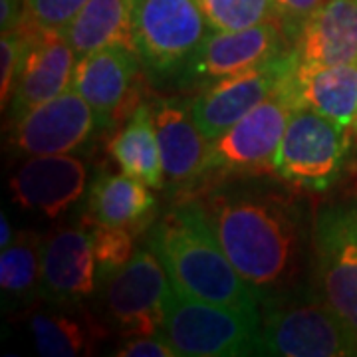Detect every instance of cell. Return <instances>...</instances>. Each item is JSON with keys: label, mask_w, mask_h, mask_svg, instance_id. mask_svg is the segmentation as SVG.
<instances>
[{"label": "cell", "mask_w": 357, "mask_h": 357, "mask_svg": "<svg viewBox=\"0 0 357 357\" xmlns=\"http://www.w3.org/2000/svg\"><path fill=\"white\" fill-rule=\"evenodd\" d=\"M201 204L222 250L262 304L306 288L314 222L296 195L220 181L204 189Z\"/></svg>", "instance_id": "cell-1"}, {"label": "cell", "mask_w": 357, "mask_h": 357, "mask_svg": "<svg viewBox=\"0 0 357 357\" xmlns=\"http://www.w3.org/2000/svg\"><path fill=\"white\" fill-rule=\"evenodd\" d=\"M147 246L183 294L243 312H262L260 294L230 262L199 201L181 199L155 218Z\"/></svg>", "instance_id": "cell-2"}, {"label": "cell", "mask_w": 357, "mask_h": 357, "mask_svg": "<svg viewBox=\"0 0 357 357\" xmlns=\"http://www.w3.org/2000/svg\"><path fill=\"white\" fill-rule=\"evenodd\" d=\"M258 356L349 357L357 340L314 288L286 294L262 304Z\"/></svg>", "instance_id": "cell-3"}, {"label": "cell", "mask_w": 357, "mask_h": 357, "mask_svg": "<svg viewBox=\"0 0 357 357\" xmlns=\"http://www.w3.org/2000/svg\"><path fill=\"white\" fill-rule=\"evenodd\" d=\"M262 312H243L191 298L169 286L161 332L178 357L252 356Z\"/></svg>", "instance_id": "cell-4"}, {"label": "cell", "mask_w": 357, "mask_h": 357, "mask_svg": "<svg viewBox=\"0 0 357 357\" xmlns=\"http://www.w3.org/2000/svg\"><path fill=\"white\" fill-rule=\"evenodd\" d=\"M284 77L264 102L258 103L225 133L211 139L206 173L201 185L203 191L230 177H260L274 173V157L296 109Z\"/></svg>", "instance_id": "cell-5"}, {"label": "cell", "mask_w": 357, "mask_h": 357, "mask_svg": "<svg viewBox=\"0 0 357 357\" xmlns=\"http://www.w3.org/2000/svg\"><path fill=\"white\" fill-rule=\"evenodd\" d=\"M171 280L149 246L137 248L128 264L98 274L100 319L119 335H153L163 326Z\"/></svg>", "instance_id": "cell-6"}, {"label": "cell", "mask_w": 357, "mask_h": 357, "mask_svg": "<svg viewBox=\"0 0 357 357\" xmlns=\"http://www.w3.org/2000/svg\"><path fill=\"white\" fill-rule=\"evenodd\" d=\"M312 278L357 340V201L328 204L314 218Z\"/></svg>", "instance_id": "cell-7"}, {"label": "cell", "mask_w": 357, "mask_h": 357, "mask_svg": "<svg viewBox=\"0 0 357 357\" xmlns=\"http://www.w3.org/2000/svg\"><path fill=\"white\" fill-rule=\"evenodd\" d=\"M213 28L197 0H137L135 48L145 76L175 82Z\"/></svg>", "instance_id": "cell-8"}, {"label": "cell", "mask_w": 357, "mask_h": 357, "mask_svg": "<svg viewBox=\"0 0 357 357\" xmlns=\"http://www.w3.org/2000/svg\"><path fill=\"white\" fill-rule=\"evenodd\" d=\"M349 151V129L312 109H294L274 157V173L284 183L324 192L342 175Z\"/></svg>", "instance_id": "cell-9"}, {"label": "cell", "mask_w": 357, "mask_h": 357, "mask_svg": "<svg viewBox=\"0 0 357 357\" xmlns=\"http://www.w3.org/2000/svg\"><path fill=\"white\" fill-rule=\"evenodd\" d=\"M290 50H294L292 42L274 20L243 30H213L181 70L175 84L181 89L199 91L222 77L266 64Z\"/></svg>", "instance_id": "cell-10"}, {"label": "cell", "mask_w": 357, "mask_h": 357, "mask_svg": "<svg viewBox=\"0 0 357 357\" xmlns=\"http://www.w3.org/2000/svg\"><path fill=\"white\" fill-rule=\"evenodd\" d=\"M143 72L137 52L109 46L77 60L72 88L91 105L100 128L114 129L143 103Z\"/></svg>", "instance_id": "cell-11"}, {"label": "cell", "mask_w": 357, "mask_h": 357, "mask_svg": "<svg viewBox=\"0 0 357 357\" xmlns=\"http://www.w3.org/2000/svg\"><path fill=\"white\" fill-rule=\"evenodd\" d=\"M296 64L294 50L282 54L266 64L250 68L234 76L222 77L199 89L191 100V115L206 139H215L236 121H241L258 103L276 89Z\"/></svg>", "instance_id": "cell-12"}, {"label": "cell", "mask_w": 357, "mask_h": 357, "mask_svg": "<svg viewBox=\"0 0 357 357\" xmlns=\"http://www.w3.org/2000/svg\"><path fill=\"white\" fill-rule=\"evenodd\" d=\"M98 129L100 121L91 105L70 88L13 123V145L30 157L74 153Z\"/></svg>", "instance_id": "cell-13"}, {"label": "cell", "mask_w": 357, "mask_h": 357, "mask_svg": "<svg viewBox=\"0 0 357 357\" xmlns=\"http://www.w3.org/2000/svg\"><path fill=\"white\" fill-rule=\"evenodd\" d=\"M93 238L86 222L54 230L42 244V300L79 307L98 288Z\"/></svg>", "instance_id": "cell-14"}, {"label": "cell", "mask_w": 357, "mask_h": 357, "mask_svg": "<svg viewBox=\"0 0 357 357\" xmlns=\"http://www.w3.org/2000/svg\"><path fill=\"white\" fill-rule=\"evenodd\" d=\"M13 30H20L28 36L10 100V119L16 123L30 109L72 88L77 56L64 34L40 32L24 22L16 24Z\"/></svg>", "instance_id": "cell-15"}, {"label": "cell", "mask_w": 357, "mask_h": 357, "mask_svg": "<svg viewBox=\"0 0 357 357\" xmlns=\"http://www.w3.org/2000/svg\"><path fill=\"white\" fill-rule=\"evenodd\" d=\"M155 131L167 183L187 199L203 185L208 143L191 115V102L183 98H161L153 103Z\"/></svg>", "instance_id": "cell-16"}, {"label": "cell", "mask_w": 357, "mask_h": 357, "mask_svg": "<svg viewBox=\"0 0 357 357\" xmlns=\"http://www.w3.org/2000/svg\"><path fill=\"white\" fill-rule=\"evenodd\" d=\"M88 185V167L76 155H32L10 177L13 201L48 218L64 215Z\"/></svg>", "instance_id": "cell-17"}, {"label": "cell", "mask_w": 357, "mask_h": 357, "mask_svg": "<svg viewBox=\"0 0 357 357\" xmlns=\"http://www.w3.org/2000/svg\"><path fill=\"white\" fill-rule=\"evenodd\" d=\"M296 109L306 107L351 129L357 123V62L340 66L296 64L284 77Z\"/></svg>", "instance_id": "cell-18"}, {"label": "cell", "mask_w": 357, "mask_h": 357, "mask_svg": "<svg viewBox=\"0 0 357 357\" xmlns=\"http://www.w3.org/2000/svg\"><path fill=\"white\" fill-rule=\"evenodd\" d=\"M294 54L300 64L357 62V0H326L300 28Z\"/></svg>", "instance_id": "cell-19"}, {"label": "cell", "mask_w": 357, "mask_h": 357, "mask_svg": "<svg viewBox=\"0 0 357 357\" xmlns=\"http://www.w3.org/2000/svg\"><path fill=\"white\" fill-rule=\"evenodd\" d=\"M151 187L126 173L100 171L88 192L86 220L109 227H126L141 234L151 229L157 201Z\"/></svg>", "instance_id": "cell-20"}, {"label": "cell", "mask_w": 357, "mask_h": 357, "mask_svg": "<svg viewBox=\"0 0 357 357\" xmlns=\"http://www.w3.org/2000/svg\"><path fill=\"white\" fill-rule=\"evenodd\" d=\"M36 351L44 357L89 356L107 337V328L84 306L36 310L28 319Z\"/></svg>", "instance_id": "cell-21"}, {"label": "cell", "mask_w": 357, "mask_h": 357, "mask_svg": "<svg viewBox=\"0 0 357 357\" xmlns=\"http://www.w3.org/2000/svg\"><path fill=\"white\" fill-rule=\"evenodd\" d=\"M135 4L137 0H88L64 32L77 60L109 46L137 52Z\"/></svg>", "instance_id": "cell-22"}, {"label": "cell", "mask_w": 357, "mask_h": 357, "mask_svg": "<svg viewBox=\"0 0 357 357\" xmlns=\"http://www.w3.org/2000/svg\"><path fill=\"white\" fill-rule=\"evenodd\" d=\"M107 151L119 165L121 173L139 178L151 189H163L165 173L155 131L153 105L141 103L123 123V128L115 131Z\"/></svg>", "instance_id": "cell-23"}, {"label": "cell", "mask_w": 357, "mask_h": 357, "mask_svg": "<svg viewBox=\"0 0 357 357\" xmlns=\"http://www.w3.org/2000/svg\"><path fill=\"white\" fill-rule=\"evenodd\" d=\"M42 244L34 230H20L0 255L2 304L10 310H24L42 298Z\"/></svg>", "instance_id": "cell-24"}, {"label": "cell", "mask_w": 357, "mask_h": 357, "mask_svg": "<svg viewBox=\"0 0 357 357\" xmlns=\"http://www.w3.org/2000/svg\"><path fill=\"white\" fill-rule=\"evenodd\" d=\"M197 4L217 32L243 30L274 20L272 0H197Z\"/></svg>", "instance_id": "cell-25"}, {"label": "cell", "mask_w": 357, "mask_h": 357, "mask_svg": "<svg viewBox=\"0 0 357 357\" xmlns=\"http://www.w3.org/2000/svg\"><path fill=\"white\" fill-rule=\"evenodd\" d=\"M91 238H93V250H96V262H98V274H105L128 264L131 256L135 255V238L137 232L126 227H109L100 222H88Z\"/></svg>", "instance_id": "cell-26"}, {"label": "cell", "mask_w": 357, "mask_h": 357, "mask_svg": "<svg viewBox=\"0 0 357 357\" xmlns=\"http://www.w3.org/2000/svg\"><path fill=\"white\" fill-rule=\"evenodd\" d=\"M86 4L88 0H26L24 13L18 22H24L40 32L64 34L66 28Z\"/></svg>", "instance_id": "cell-27"}, {"label": "cell", "mask_w": 357, "mask_h": 357, "mask_svg": "<svg viewBox=\"0 0 357 357\" xmlns=\"http://www.w3.org/2000/svg\"><path fill=\"white\" fill-rule=\"evenodd\" d=\"M28 46V36L20 30L2 32L0 38V103L2 112H6V103L13 100L16 77L20 70V62Z\"/></svg>", "instance_id": "cell-28"}, {"label": "cell", "mask_w": 357, "mask_h": 357, "mask_svg": "<svg viewBox=\"0 0 357 357\" xmlns=\"http://www.w3.org/2000/svg\"><path fill=\"white\" fill-rule=\"evenodd\" d=\"M326 0H272L274 8V22H278L284 34L292 42L298 36L302 24L312 14L318 10Z\"/></svg>", "instance_id": "cell-29"}, {"label": "cell", "mask_w": 357, "mask_h": 357, "mask_svg": "<svg viewBox=\"0 0 357 357\" xmlns=\"http://www.w3.org/2000/svg\"><path fill=\"white\" fill-rule=\"evenodd\" d=\"M114 356L119 357H178L177 349L171 345L163 332L153 335H133L117 347Z\"/></svg>", "instance_id": "cell-30"}, {"label": "cell", "mask_w": 357, "mask_h": 357, "mask_svg": "<svg viewBox=\"0 0 357 357\" xmlns=\"http://www.w3.org/2000/svg\"><path fill=\"white\" fill-rule=\"evenodd\" d=\"M26 0H0V28L2 32H10L22 18Z\"/></svg>", "instance_id": "cell-31"}, {"label": "cell", "mask_w": 357, "mask_h": 357, "mask_svg": "<svg viewBox=\"0 0 357 357\" xmlns=\"http://www.w3.org/2000/svg\"><path fill=\"white\" fill-rule=\"evenodd\" d=\"M14 238H16V232H14L13 225H10L8 217H6V213L2 211V215H0V246L2 248L8 246Z\"/></svg>", "instance_id": "cell-32"}, {"label": "cell", "mask_w": 357, "mask_h": 357, "mask_svg": "<svg viewBox=\"0 0 357 357\" xmlns=\"http://www.w3.org/2000/svg\"><path fill=\"white\" fill-rule=\"evenodd\" d=\"M356 133H357V123H356Z\"/></svg>", "instance_id": "cell-33"}]
</instances>
